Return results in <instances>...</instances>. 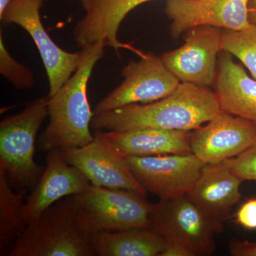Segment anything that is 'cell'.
Masks as SVG:
<instances>
[{"mask_svg": "<svg viewBox=\"0 0 256 256\" xmlns=\"http://www.w3.org/2000/svg\"><path fill=\"white\" fill-rule=\"evenodd\" d=\"M188 131L158 128L132 130H96L95 138L124 156L191 154Z\"/></svg>", "mask_w": 256, "mask_h": 256, "instance_id": "obj_15", "label": "cell"}, {"mask_svg": "<svg viewBox=\"0 0 256 256\" xmlns=\"http://www.w3.org/2000/svg\"><path fill=\"white\" fill-rule=\"evenodd\" d=\"M149 228L166 242L188 248L194 256H208L215 252L214 236L223 232L224 224L185 195L152 204Z\"/></svg>", "mask_w": 256, "mask_h": 256, "instance_id": "obj_6", "label": "cell"}, {"mask_svg": "<svg viewBox=\"0 0 256 256\" xmlns=\"http://www.w3.org/2000/svg\"><path fill=\"white\" fill-rule=\"evenodd\" d=\"M242 181L226 161L206 164L188 196L210 216L224 224L242 194Z\"/></svg>", "mask_w": 256, "mask_h": 256, "instance_id": "obj_16", "label": "cell"}, {"mask_svg": "<svg viewBox=\"0 0 256 256\" xmlns=\"http://www.w3.org/2000/svg\"><path fill=\"white\" fill-rule=\"evenodd\" d=\"M44 0H10L0 16L4 24H16L28 32L40 52L48 76L52 97L63 86L78 68L82 50L77 52L64 50L56 44L44 28L40 9Z\"/></svg>", "mask_w": 256, "mask_h": 256, "instance_id": "obj_7", "label": "cell"}, {"mask_svg": "<svg viewBox=\"0 0 256 256\" xmlns=\"http://www.w3.org/2000/svg\"><path fill=\"white\" fill-rule=\"evenodd\" d=\"M0 73L16 88L28 89L34 84V76L32 70L16 62L6 50L2 31L0 34Z\"/></svg>", "mask_w": 256, "mask_h": 256, "instance_id": "obj_21", "label": "cell"}, {"mask_svg": "<svg viewBox=\"0 0 256 256\" xmlns=\"http://www.w3.org/2000/svg\"><path fill=\"white\" fill-rule=\"evenodd\" d=\"M90 240L99 256H160L166 245L159 234L143 228L97 234Z\"/></svg>", "mask_w": 256, "mask_h": 256, "instance_id": "obj_18", "label": "cell"}, {"mask_svg": "<svg viewBox=\"0 0 256 256\" xmlns=\"http://www.w3.org/2000/svg\"><path fill=\"white\" fill-rule=\"evenodd\" d=\"M138 62L122 68L124 80L96 105L94 114L108 112L136 104H150L174 92L180 82L168 70L161 57L144 53Z\"/></svg>", "mask_w": 256, "mask_h": 256, "instance_id": "obj_8", "label": "cell"}, {"mask_svg": "<svg viewBox=\"0 0 256 256\" xmlns=\"http://www.w3.org/2000/svg\"><path fill=\"white\" fill-rule=\"evenodd\" d=\"M28 190L14 191L4 173L0 172V256H8L28 224L23 217Z\"/></svg>", "mask_w": 256, "mask_h": 256, "instance_id": "obj_19", "label": "cell"}, {"mask_svg": "<svg viewBox=\"0 0 256 256\" xmlns=\"http://www.w3.org/2000/svg\"><path fill=\"white\" fill-rule=\"evenodd\" d=\"M234 222L246 230H256V197L248 198L240 205L234 215Z\"/></svg>", "mask_w": 256, "mask_h": 256, "instance_id": "obj_23", "label": "cell"}, {"mask_svg": "<svg viewBox=\"0 0 256 256\" xmlns=\"http://www.w3.org/2000/svg\"><path fill=\"white\" fill-rule=\"evenodd\" d=\"M60 151L66 162L80 170L94 186L132 190L146 196V192L134 178L124 156L97 138L80 148Z\"/></svg>", "mask_w": 256, "mask_h": 256, "instance_id": "obj_13", "label": "cell"}, {"mask_svg": "<svg viewBox=\"0 0 256 256\" xmlns=\"http://www.w3.org/2000/svg\"><path fill=\"white\" fill-rule=\"evenodd\" d=\"M222 50L234 56L256 80V26L250 24L242 31L222 32Z\"/></svg>", "mask_w": 256, "mask_h": 256, "instance_id": "obj_20", "label": "cell"}, {"mask_svg": "<svg viewBox=\"0 0 256 256\" xmlns=\"http://www.w3.org/2000/svg\"><path fill=\"white\" fill-rule=\"evenodd\" d=\"M248 15L250 24L256 26V0H248Z\"/></svg>", "mask_w": 256, "mask_h": 256, "instance_id": "obj_26", "label": "cell"}, {"mask_svg": "<svg viewBox=\"0 0 256 256\" xmlns=\"http://www.w3.org/2000/svg\"><path fill=\"white\" fill-rule=\"evenodd\" d=\"M10 2V0H0V16L4 13Z\"/></svg>", "mask_w": 256, "mask_h": 256, "instance_id": "obj_27", "label": "cell"}, {"mask_svg": "<svg viewBox=\"0 0 256 256\" xmlns=\"http://www.w3.org/2000/svg\"><path fill=\"white\" fill-rule=\"evenodd\" d=\"M132 190L90 184L75 195L76 214L88 236L104 232L150 228L152 204Z\"/></svg>", "mask_w": 256, "mask_h": 256, "instance_id": "obj_5", "label": "cell"}, {"mask_svg": "<svg viewBox=\"0 0 256 256\" xmlns=\"http://www.w3.org/2000/svg\"><path fill=\"white\" fill-rule=\"evenodd\" d=\"M192 154L204 164L235 158L256 142V124L222 111L206 124L190 131Z\"/></svg>", "mask_w": 256, "mask_h": 256, "instance_id": "obj_11", "label": "cell"}, {"mask_svg": "<svg viewBox=\"0 0 256 256\" xmlns=\"http://www.w3.org/2000/svg\"><path fill=\"white\" fill-rule=\"evenodd\" d=\"M214 86L222 111L256 124V80L224 50L218 57Z\"/></svg>", "mask_w": 256, "mask_h": 256, "instance_id": "obj_17", "label": "cell"}, {"mask_svg": "<svg viewBox=\"0 0 256 256\" xmlns=\"http://www.w3.org/2000/svg\"><path fill=\"white\" fill-rule=\"evenodd\" d=\"M160 256H194L193 252L176 242H166V246Z\"/></svg>", "mask_w": 256, "mask_h": 256, "instance_id": "obj_25", "label": "cell"}, {"mask_svg": "<svg viewBox=\"0 0 256 256\" xmlns=\"http://www.w3.org/2000/svg\"><path fill=\"white\" fill-rule=\"evenodd\" d=\"M90 184L80 170L66 162L60 150L48 152L46 168L25 202L23 208L24 222L28 225L35 222L56 202L82 193Z\"/></svg>", "mask_w": 256, "mask_h": 256, "instance_id": "obj_14", "label": "cell"}, {"mask_svg": "<svg viewBox=\"0 0 256 256\" xmlns=\"http://www.w3.org/2000/svg\"><path fill=\"white\" fill-rule=\"evenodd\" d=\"M106 46L98 42L82 48V60L68 82L48 97L50 122L38 138L43 152L80 148L95 139L90 132L94 112L87 95L89 78Z\"/></svg>", "mask_w": 256, "mask_h": 256, "instance_id": "obj_2", "label": "cell"}, {"mask_svg": "<svg viewBox=\"0 0 256 256\" xmlns=\"http://www.w3.org/2000/svg\"><path fill=\"white\" fill-rule=\"evenodd\" d=\"M222 111L216 94L210 87L180 82L174 92L159 100L94 114L92 128L119 132L141 128L190 132Z\"/></svg>", "mask_w": 256, "mask_h": 256, "instance_id": "obj_1", "label": "cell"}, {"mask_svg": "<svg viewBox=\"0 0 256 256\" xmlns=\"http://www.w3.org/2000/svg\"><path fill=\"white\" fill-rule=\"evenodd\" d=\"M48 101V96L37 98L0 124V172L18 190L34 188L44 170L35 162L34 152Z\"/></svg>", "mask_w": 256, "mask_h": 256, "instance_id": "obj_4", "label": "cell"}, {"mask_svg": "<svg viewBox=\"0 0 256 256\" xmlns=\"http://www.w3.org/2000/svg\"><path fill=\"white\" fill-rule=\"evenodd\" d=\"M225 161L242 182H256V142L239 156Z\"/></svg>", "mask_w": 256, "mask_h": 256, "instance_id": "obj_22", "label": "cell"}, {"mask_svg": "<svg viewBox=\"0 0 256 256\" xmlns=\"http://www.w3.org/2000/svg\"><path fill=\"white\" fill-rule=\"evenodd\" d=\"M124 158L140 184L160 200L188 195L206 164L192 153Z\"/></svg>", "mask_w": 256, "mask_h": 256, "instance_id": "obj_9", "label": "cell"}, {"mask_svg": "<svg viewBox=\"0 0 256 256\" xmlns=\"http://www.w3.org/2000/svg\"><path fill=\"white\" fill-rule=\"evenodd\" d=\"M220 40L218 28L196 26L188 31L182 46L160 57L180 82L210 87L216 78Z\"/></svg>", "mask_w": 256, "mask_h": 256, "instance_id": "obj_10", "label": "cell"}, {"mask_svg": "<svg viewBox=\"0 0 256 256\" xmlns=\"http://www.w3.org/2000/svg\"><path fill=\"white\" fill-rule=\"evenodd\" d=\"M8 256H96L77 220L75 195L56 202L28 224Z\"/></svg>", "mask_w": 256, "mask_h": 256, "instance_id": "obj_3", "label": "cell"}, {"mask_svg": "<svg viewBox=\"0 0 256 256\" xmlns=\"http://www.w3.org/2000/svg\"><path fill=\"white\" fill-rule=\"evenodd\" d=\"M228 250L233 256H256V242L232 238L229 242Z\"/></svg>", "mask_w": 256, "mask_h": 256, "instance_id": "obj_24", "label": "cell"}, {"mask_svg": "<svg viewBox=\"0 0 256 256\" xmlns=\"http://www.w3.org/2000/svg\"><path fill=\"white\" fill-rule=\"evenodd\" d=\"M248 0H168L165 14L172 21V36L178 38L196 26L242 31L250 26Z\"/></svg>", "mask_w": 256, "mask_h": 256, "instance_id": "obj_12", "label": "cell"}]
</instances>
